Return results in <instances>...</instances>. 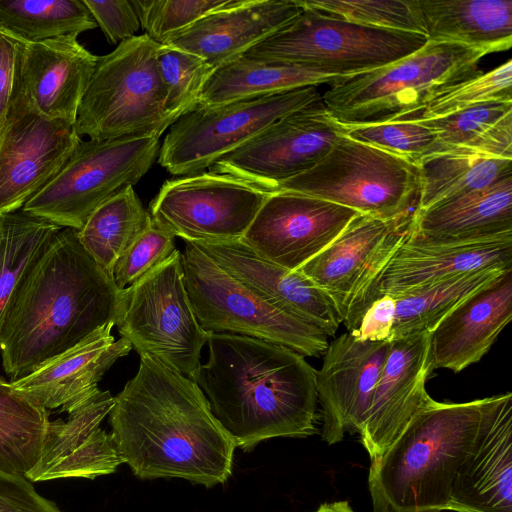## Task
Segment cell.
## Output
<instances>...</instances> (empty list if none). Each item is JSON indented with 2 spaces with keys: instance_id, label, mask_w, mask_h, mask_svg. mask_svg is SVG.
Listing matches in <instances>:
<instances>
[{
  "instance_id": "cell-29",
  "label": "cell",
  "mask_w": 512,
  "mask_h": 512,
  "mask_svg": "<svg viewBox=\"0 0 512 512\" xmlns=\"http://www.w3.org/2000/svg\"><path fill=\"white\" fill-rule=\"evenodd\" d=\"M429 41L453 42L485 51L512 44V0H417Z\"/></svg>"
},
{
  "instance_id": "cell-47",
  "label": "cell",
  "mask_w": 512,
  "mask_h": 512,
  "mask_svg": "<svg viewBox=\"0 0 512 512\" xmlns=\"http://www.w3.org/2000/svg\"><path fill=\"white\" fill-rule=\"evenodd\" d=\"M311 512H355L348 501H334L321 504Z\"/></svg>"
},
{
  "instance_id": "cell-6",
  "label": "cell",
  "mask_w": 512,
  "mask_h": 512,
  "mask_svg": "<svg viewBox=\"0 0 512 512\" xmlns=\"http://www.w3.org/2000/svg\"><path fill=\"white\" fill-rule=\"evenodd\" d=\"M160 46L142 34L98 57L75 121L80 137H160L173 124L165 110L157 61Z\"/></svg>"
},
{
  "instance_id": "cell-41",
  "label": "cell",
  "mask_w": 512,
  "mask_h": 512,
  "mask_svg": "<svg viewBox=\"0 0 512 512\" xmlns=\"http://www.w3.org/2000/svg\"><path fill=\"white\" fill-rule=\"evenodd\" d=\"M231 0H133L140 25L153 41L163 44L207 14Z\"/></svg>"
},
{
  "instance_id": "cell-7",
  "label": "cell",
  "mask_w": 512,
  "mask_h": 512,
  "mask_svg": "<svg viewBox=\"0 0 512 512\" xmlns=\"http://www.w3.org/2000/svg\"><path fill=\"white\" fill-rule=\"evenodd\" d=\"M302 8L243 56L350 77L404 59L428 42L422 34L368 27Z\"/></svg>"
},
{
  "instance_id": "cell-18",
  "label": "cell",
  "mask_w": 512,
  "mask_h": 512,
  "mask_svg": "<svg viewBox=\"0 0 512 512\" xmlns=\"http://www.w3.org/2000/svg\"><path fill=\"white\" fill-rule=\"evenodd\" d=\"M388 341L361 340L345 332L328 344L316 372L322 439L329 445L359 433L385 363Z\"/></svg>"
},
{
  "instance_id": "cell-44",
  "label": "cell",
  "mask_w": 512,
  "mask_h": 512,
  "mask_svg": "<svg viewBox=\"0 0 512 512\" xmlns=\"http://www.w3.org/2000/svg\"><path fill=\"white\" fill-rule=\"evenodd\" d=\"M97 26L111 44L121 42L135 36L140 28L137 12L131 1L83 0Z\"/></svg>"
},
{
  "instance_id": "cell-38",
  "label": "cell",
  "mask_w": 512,
  "mask_h": 512,
  "mask_svg": "<svg viewBox=\"0 0 512 512\" xmlns=\"http://www.w3.org/2000/svg\"><path fill=\"white\" fill-rule=\"evenodd\" d=\"M298 3L360 25L425 35L417 0H298Z\"/></svg>"
},
{
  "instance_id": "cell-35",
  "label": "cell",
  "mask_w": 512,
  "mask_h": 512,
  "mask_svg": "<svg viewBox=\"0 0 512 512\" xmlns=\"http://www.w3.org/2000/svg\"><path fill=\"white\" fill-rule=\"evenodd\" d=\"M49 412L0 377V471L26 478L37 464Z\"/></svg>"
},
{
  "instance_id": "cell-30",
  "label": "cell",
  "mask_w": 512,
  "mask_h": 512,
  "mask_svg": "<svg viewBox=\"0 0 512 512\" xmlns=\"http://www.w3.org/2000/svg\"><path fill=\"white\" fill-rule=\"evenodd\" d=\"M347 78L307 68L238 57L215 69L207 80L198 106H215L292 89L333 84Z\"/></svg>"
},
{
  "instance_id": "cell-24",
  "label": "cell",
  "mask_w": 512,
  "mask_h": 512,
  "mask_svg": "<svg viewBox=\"0 0 512 512\" xmlns=\"http://www.w3.org/2000/svg\"><path fill=\"white\" fill-rule=\"evenodd\" d=\"M224 271L282 311L333 336L341 324L338 313L312 281L257 255L241 239L192 242Z\"/></svg>"
},
{
  "instance_id": "cell-14",
  "label": "cell",
  "mask_w": 512,
  "mask_h": 512,
  "mask_svg": "<svg viewBox=\"0 0 512 512\" xmlns=\"http://www.w3.org/2000/svg\"><path fill=\"white\" fill-rule=\"evenodd\" d=\"M414 213L384 220L356 215L297 271L322 290L348 328L371 285L411 230Z\"/></svg>"
},
{
  "instance_id": "cell-11",
  "label": "cell",
  "mask_w": 512,
  "mask_h": 512,
  "mask_svg": "<svg viewBox=\"0 0 512 512\" xmlns=\"http://www.w3.org/2000/svg\"><path fill=\"white\" fill-rule=\"evenodd\" d=\"M159 138L81 139L60 172L21 210L80 230L101 204L149 171L159 155Z\"/></svg>"
},
{
  "instance_id": "cell-2",
  "label": "cell",
  "mask_w": 512,
  "mask_h": 512,
  "mask_svg": "<svg viewBox=\"0 0 512 512\" xmlns=\"http://www.w3.org/2000/svg\"><path fill=\"white\" fill-rule=\"evenodd\" d=\"M207 344L208 360L191 380L236 447L316 433L317 371L303 355L231 333H208Z\"/></svg>"
},
{
  "instance_id": "cell-22",
  "label": "cell",
  "mask_w": 512,
  "mask_h": 512,
  "mask_svg": "<svg viewBox=\"0 0 512 512\" xmlns=\"http://www.w3.org/2000/svg\"><path fill=\"white\" fill-rule=\"evenodd\" d=\"M114 405L109 391L98 390L65 420L49 421L39 460L29 481L60 478L94 479L114 473L122 464L111 435L100 428Z\"/></svg>"
},
{
  "instance_id": "cell-4",
  "label": "cell",
  "mask_w": 512,
  "mask_h": 512,
  "mask_svg": "<svg viewBox=\"0 0 512 512\" xmlns=\"http://www.w3.org/2000/svg\"><path fill=\"white\" fill-rule=\"evenodd\" d=\"M487 397L468 402L430 398L402 433L371 460L372 512H443L477 433Z\"/></svg>"
},
{
  "instance_id": "cell-13",
  "label": "cell",
  "mask_w": 512,
  "mask_h": 512,
  "mask_svg": "<svg viewBox=\"0 0 512 512\" xmlns=\"http://www.w3.org/2000/svg\"><path fill=\"white\" fill-rule=\"evenodd\" d=\"M270 192L213 170L166 180L150 203L153 223L185 242L242 239Z\"/></svg>"
},
{
  "instance_id": "cell-45",
  "label": "cell",
  "mask_w": 512,
  "mask_h": 512,
  "mask_svg": "<svg viewBox=\"0 0 512 512\" xmlns=\"http://www.w3.org/2000/svg\"><path fill=\"white\" fill-rule=\"evenodd\" d=\"M0 512H62L22 476L0 471Z\"/></svg>"
},
{
  "instance_id": "cell-46",
  "label": "cell",
  "mask_w": 512,
  "mask_h": 512,
  "mask_svg": "<svg viewBox=\"0 0 512 512\" xmlns=\"http://www.w3.org/2000/svg\"><path fill=\"white\" fill-rule=\"evenodd\" d=\"M19 41L0 31V128L16 88Z\"/></svg>"
},
{
  "instance_id": "cell-27",
  "label": "cell",
  "mask_w": 512,
  "mask_h": 512,
  "mask_svg": "<svg viewBox=\"0 0 512 512\" xmlns=\"http://www.w3.org/2000/svg\"><path fill=\"white\" fill-rule=\"evenodd\" d=\"M512 318V268L472 293L429 333L433 369L455 373L477 363Z\"/></svg>"
},
{
  "instance_id": "cell-39",
  "label": "cell",
  "mask_w": 512,
  "mask_h": 512,
  "mask_svg": "<svg viewBox=\"0 0 512 512\" xmlns=\"http://www.w3.org/2000/svg\"><path fill=\"white\" fill-rule=\"evenodd\" d=\"M490 101H512V61L510 59L487 73H481L449 88L424 106L394 121L417 122L435 119Z\"/></svg>"
},
{
  "instance_id": "cell-26",
  "label": "cell",
  "mask_w": 512,
  "mask_h": 512,
  "mask_svg": "<svg viewBox=\"0 0 512 512\" xmlns=\"http://www.w3.org/2000/svg\"><path fill=\"white\" fill-rule=\"evenodd\" d=\"M113 326L100 327L30 374L10 381L12 386L48 411L71 412L99 390L105 372L132 350L126 339H114Z\"/></svg>"
},
{
  "instance_id": "cell-23",
  "label": "cell",
  "mask_w": 512,
  "mask_h": 512,
  "mask_svg": "<svg viewBox=\"0 0 512 512\" xmlns=\"http://www.w3.org/2000/svg\"><path fill=\"white\" fill-rule=\"evenodd\" d=\"M408 235L371 285L348 331L379 296L407 293L486 268H512V239L430 245L411 240Z\"/></svg>"
},
{
  "instance_id": "cell-42",
  "label": "cell",
  "mask_w": 512,
  "mask_h": 512,
  "mask_svg": "<svg viewBox=\"0 0 512 512\" xmlns=\"http://www.w3.org/2000/svg\"><path fill=\"white\" fill-rule=\"evenodd\" d=\"M343 127L348 137L406 157L415 163L433 153L437 145L436 132L418 122L390 121Z\"/></svg>"
},
{
  "instance_id": "cell-17",
  "label": "cell",
  "mask_w": 512,
  "mask_h": 512,
  "mask_svg": "<svg viewBox=\"0 0 512 512\" xmlns=\"http://www.w3.org/2000/svg\"><path fill=\"white\" fill-rule=\"evenodd\" d=\"M358 214L321 198L273 191L241 240L260 257L297 270L324 250Z\"/></svg>"
},
{
  "instance_id": "cell-1",
  "label": "cell",
  "mask_w": 512,
  "mask_h": 512,
  "mask_svg": "<svg viewBox=\"0 0 512 512\" xmlns=\"http://www.w3.org/2000/svg\"><path fill=\"white\" fill-rule=\"evenodd\" d=\"M111 438L139 479L180 478L212 488L232 474L234 440L188 377L150 356L114 396Z\"/></svg>"
},
{
  "instance_id": "cell-31",
  "label": "cell",
  "mask_w": 512,
  "mask_h": 512,
  "mask_svg": "<svg viewBox=\"0 0 512 512\" xmlns=\"http://www.w3.org/2000/svg\"><path fill=\"white\" fill-rule=\"evenodd\" d=\"M417 165L421 189L416 210L482 190L512 172V159L462 150L432 153Z\"/></svg>"
},
{
  "instance_id": "cell-15",
  "label": "cell",
  "mask_w": 512,
  "mask_h": 512,
  "mask_svg": "<svg viewBox=\"0 0 512 512\" xmlns=\"http://www.w3.org/2000/svg\"><path fill=\"white\" fill-rule=\"evenodd\" d=\"M343 133L344 127L320 100L275 121L220 158L210 170L271 192L278 184L313 168Z\"/></svg>"
},
{
  "instance_id": "cell-3",
  "label": "cell",
  "mask_w": 512,
  "mask_h": 512,
  "mask_svg": "<svg viewBox=\"0 0 512 512\" xmlns=\"http://www.w3.org/2000/svg\"><path fill=\"white\" fill-rule=\"evenodd\" d=\"M120 290L86 252L78 230L61 228L14 297L0 339L11 381L81 342L115 326Z\"/></svg>"
},
{
  "instance_id": "cell-37",
  "label": "cell",
  "mask_w": 512,
  "mask_h": 512,
  "mask_svg": "<svg viewBox=\"0 0 512 512\" xmlns=\"http://www.w3.org/2000/svg\"><path fill=\"white\" fill-rule=\"evenodd\" d=\"M96 27L83 0H0V31L20 42L78 37Z\"/></svg>"
},
{
  "instance_id": "cell-21",
  "label": "cell",
  "mask_w": 512,
  "mask_h": 512,
  "mask_svg": "<svg viewBox=\"0 0 512 512\" xmlns=\"http://www.w3.org/2000/svg\"><path fill=\"white\" fill-rule=\"evenodd\" d=\"M98 57L73 35L19 41L16 90L40 115L75 125Z\"/></svg>"
},
{
  "instance_id": "cell-43",
  "label": "cell",
  "mask_w": 512,
  "mask_h": 512,
  "mask_svg": "<svg viewBox=\"0 0 512 512\" xmlns=\"http://www.w3.org/2000/svg\"><path fill=\"white\" fill-rule=\"evenodd\" d=\"M175 236L152 224L117 261L113 279L119 290L125 289L160 266L176 251Z\"/></svg>"
},
{
  "instance_id": "cell-5",
  "label": "cell",
  "mask_w": 512,
  "mask_h": 512,
  "mask_svg": "<svg viewBox=\"0 0 512 512\" xmlns=\"http://www.w3.org/2000/svg\"><path fill=\"white\" fill-rule=\"evenodd\" d=\"M485 55L467 45L428 40L404 59L334 82L322 95V102L342 126L394 121L480 75L478 62Z\"/></svg>"
},
{
  "instance_id": "cell-48",
  "label": "cell",
  "mask_w": 512,
  "mask_h": 512,
  "mask_svg": "<svg viewBox=\"0 0 512 512\" xmlns=\"http://www.w3.org/2000/svg\"><path fill=\"white\" fill-rule=\"evenodd\" d=\"M2 128V127H1ZM1 128H0V133H1Z\"/></svg>"
},
{
  "instance_id": "cell-10",
  "label": "cell",
  "mask_w": 512,
  "mask_h": 512,
  "mask_svg": "<svg viewBox=\"0 0 512 512\" xmlns=\"http://www.w3.org/2000/svg\"><path fill=\"white\" fill-rule=\"evenodd\" d=\"M115 326L141 356L192 379L208 333L199 325L184 283L181 252L120 290Z\"/></svg>"
},
{
  "instance_id": "cell-8",
  "label": "cell",
  "mask_w": 512,
  "mask_h": 512,
  "mask_svg": "<svg viewBox=\"0 0 512 512\" xmlns=\"http://www.w3.org/2000/svg\"><path fill=\"white\" fill-rule=\"evenodd\" d=\"M420 189L417 163L356 141L344 130L313 168L278 184L271 192H297L392 220L415 212Z\"/></svg>"
},
{
  "instance_id": "cell-36",
  "label": "cell",
  "mask_w": 512,
  "mask_h": 512,
  "mask_svg": "<svg viewBox=\"0 0 512 512\" xmlns=\"http://www.w3.org/2000/svg\"><path fill=\"white\" fill-rule=\"evenodd\" d=\"M60 229L22 210L0 215V339L22 282Z\"/></svg>"
},
{
  "instance_id": "cell-16",
  "label": "cell",
  "mask_w": 512,
  "mask_h": 512,
  "mask_svg": "<svg viewBox=\"0 0 512 512\" xmlns=\"http://www.w3.org/2000/svg\"><path fill=\"white\" fill-rule=\"evenodd\" d=\"M82 137L37 113L16 90L0 133V215L21 210L63 168Z\"/></svg>"
},
{
  "instance_id": "cell-34",
  "label": "cell",
  "mask_w": 512,
  "mask_h": 512,
  "mask_svg": "<svg viewBox=\"0 0 512 512\" xmlns=\"http://www.w3.org/2000/svg\"><path fill=\"white\" fill-rule=\"evenodd\" d=\"M508 269L486 268L407 293L390 295L393 299V323L389 342L430 333L440 320L466 297Z\"/></svg>"
},
{
  "instance_id": "cell-40",
  "label": "cell",
  "mask_w": 512,
  "mask_h": 512,
  "mask_svg": "<svg viewBox=\"0 0 512 512\" xmlns=\"http://www.w3.org/2000/svg\"><path fill=\"white\" fill-rule=\"evenodd\" d=\"M165 88V110L173 123L196 108L214 68L189 52L161 45L157 55Z\"/></svg>"
},
{
  "instance_id": "cell-12",
  "label": "cell",
  "mask_w": 512,
  "mask_h": 512,
  "mask_svg": "<svg viewBox=\"0 0 512 512\" xmlns=\"http://www.w3.org/2000/svg\"><path fill=\"white\" fill-rule=\"evenodd\" d=\"M320 100L317 86H307L221 105L197 106L170 126L158 163L173 175L203 172L275 121Z\"/></svg>"
},
{
  "instance_id": "cell-28",
  "label": "cell",
  "mask_w": 512,
  "mask_h": 512,
  "mask_svg": "<svg viewBox=\"0 0 512 512\" xmlns=\"http://www.w3.org/2000/svg\"><path fill=\"white\" fill-rule=\"evenodd\" d=\"M408 237L430 245L512 239V172L482 190L415 210Z\"/></svg>"
},
{
  "instance_id": "cell-20",
  "label": "cell",
  "mask_w": 512,
  "mask_h": 512,
  "mask_svg": "<svg viewBox=\"0 0 512 512\" xmlns=\"http://www.w3.org/2000/svg\"><path fill=\"white\" fill-rule=\"evenodd\" d=\"M433 371L429 333L390 341L370 407L358 433L370 461L383 454L431 398L426 382Z\"/></svg>"
},
{
  "instance_id": "cell-33",
  "label": "cell",
  "mask_w": 512,
  "mask_h": 512,
  "mask_svg": "<svg viewBox=\"0 0 512 512\" xmlns=\"http://www.w3.org/2000/svg\"><path fill=\"white\" fill-rule=\"evenodd\" d=\"M151 224L149 212L130 186L89 216L78 230V239L99 268L113 279L119 258Z\"/></svg>"
},
{
  "instance_id": "cell-25",
  "label": "cell",
  "mask_w": 512,
  "mask_h": 512,
  "mask_svg": "<svg viewBox=\"0 0 512 512\" xmlns=\"http://www.w3.org/2000/svg\"><path fill=\"white\" fill-rule=\"evenodd\" d=\"M302 9L298 0H231L162 45L194 54L217 69L243 56Z\"/></svg>"
},
{
  "instance_id": "cell-32",
  "label": "cell",
  "mask_w": 512,
  "mask_h": 512,
  "mask_svg": "<svg viewBox=\"0 0 512 512\" xmlns=\"http://www.w3.org/2000/svg\"><path fill=\"white\" fill-rule=\"evenodd\" d=\"M417 122L436 132L433 153L462 150L512 159V101H490Z\"/></svg>"
},
{
  "instance_id": "cell-9",
  "label": "cell",
  "mask_w": 512,
  "mask_h": 512,
  "mask_svg": "<svg viewBox=\"0 0 512 512\" xmlns=\"http://www.w3.org/2000/svg\"><path fill=\"white\" fill-rule=\"evenodd\" d=\"M181 252L184 283L199 325L207 333H231L279 344L318 357L328 336L270 304L224 271L194 243Z\"/></svg>"
},
{
  "instance_id": "cell-19",
  "label": "cell",
  "mask_w": 512,
  "mask_h": 512,
  "mask_svg": "<svg viewBox=\"0 0 512 512\" xmlns=\"http://www.w3.org/2000/svg\"><path fill=\"white\" fill-rule=\"evenodd\" d=\"M447 510L512 512V394L487 397L475 438L453 480Z\"/></svg>"
}]
</instances>
